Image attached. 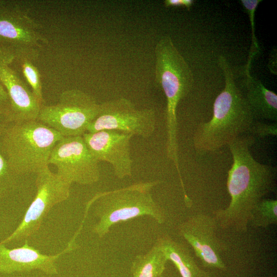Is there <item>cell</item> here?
Returning <instances> with one entry per match:
<instances>
[{
	"mask_svg": "<svg viewBox=\"0 0 277 277\" xmlns=\"http://www.w3.org/2000/svg\"><path fill=\"white\" fill-rule=\"evenodd\" d=\"M161 182H140L121 188L98 192L90 200L97 222L92 232L103 238L115 224L142 216L163 224L166 214L153 199L152 190Z\"/></svg>",
	"mask_w": 277,
	"mask_h": 277,
	"instance_id": "cell-3",
	"label": "cell"
},
{
	"mask_svg": "<svg viewBox=\"0 0 277 277\" xmlns=\"http://www.w3.org/2000/svg\"><path fill=\"white\" fill-rule=\"evenodd\" d=\"M78 235L75 233L63 251L52 255L41 253L29 245L27 239L22 247L13 249L8 248L0 243V273L11 274L39 270L48 275L57 274L56 264L57 260L62 255L77 248L75 240Z\"/></svg>",
	"mask_w": 277,
	"mask_h": 277,
	"instance_id": "cell-13",
	"label": "cell"
},
{
	"mask_svg": "<svg viewBox=\"0 0 277 277\" xmlns=\"http://www.w3.org/2000/svg\"><path fill=\"white\" fill-rule=\"evenodd\" d=\"M64 137L36 120L8 123L0 139V150L18 175L36 174L49 166L52 151Z\"/></svg>",
	"mask_w": 277,
	"mask_h": 277,
	"instance_id": "cell-5",
	"label": "cell"
},
{
	"mask_svg": "<svg viewBox=\"0 0 277 277\" xmlns=\"http://www.w3.org/2000/svg\"><path fill=\"white\" fill-rule=\"evenodd\" d=\"M219 62L223 71L225 87L215 100L212 118L201 123L194 133L193 144L201 153L214 151L239 136L248 134L255 121L227 60L221 56Z\"/></svg>",
	"mask_w": 277,
	"mask_h": 277,
	"instance_id": "cell-2",
	"label": "cell"
},
{
	"mask_svg": "<svg viewBox=\"0 0 277 277\" xmlns=\"http://www.w3.org/2000/svg\"><path fill=\"white\" fill-rule=\"evenodd\" d=\"M277 223V201L263 199L252 210L248 225L254 228H266Z\"/></svg>",
	"mask_w": 277,
	"mask_h": 277,
	"instance_id": "cell-18",
	"label": "cell"
},
{
	"mask_svg": "<svg viewBox=\"0 0 277 277\" xmlns=\"http://www.w3.org/2000/svg\"><path fill=\"white\" fill-rule=\"evenodd\" d=\"M255 141L254 136L243 134L228 145L233 160L227 181L230 202L226 208L213 213L218 226L223 230L245 233L253 208L276 190L277 168L253 158L250 148Z\"/></svg>",
	"mask_w": 277,
	"mask_h": 277,
	"instance_id": "cell-1",
	"label": "cell"
},
{
	"mask_svg": "<svg viewBox=\"0 0 277 277\" xmlns=\"http://www.w3.org/2000/svg\"><path fill=\"white\" fill-rule=\"evenodd\" d=\"M0 82L9 95L11 114L8 123L37 119L42 104L21 80L11 64L0 57Z\"/></svg>",
	"mask_w": 277,
	"mask_h": 277,
	"instance_id": "cell-14",
	"label": "cell"
},
{
	"mask_svg": "<svg viewBox=\"0 0 277 277\" xmlns=\"http://www.w3.org/2000/svg\"><path fill=\"white\" fill-rule=\"evenodd\" d=\"M98 163L82 136L63 137L54 146L49 161L56 168V173L71 185H89L98 181Z\"/></svg>",
	"mask_w": 277,
	"mask_h": 277,
	"instance_id": "cell-10",
	"label": "cell"
},
{
	"mask_svg": "<svg viewBox=\"0 0 277 277\" xmlns=\"http://www.w3.org/2000/svg\"><path fill=\"white\" fill-rule=\"evenodd\" d=\"M11 114V105L8 93L0 82V117L8 122Z\"/></svg>",
	"mask_w": 277,
	"mask_h": 277,
	"instance_id": "cell-23",
	"label": "cell"
},
{
	"mask_svg": "<svg viewBox=\"0 0 277 277\" xmlns=\"http://www.w3.org/2000/svg\"><path fill=\"white\" fill-rule=\"evenodd\" d=\"M36 175V192L34 199L17 228L0 243L5 244L25 240L33 235L40 228L51 208L69 198L71 185L52 172L48 166Z\"/></svg>",
	"mask_w": 277,
	"mask_h": 277,
	"instance_id": "cell-8",
	"label": "cell"
},
{
	"mask_svg": "<svg viewBox=\"0 0 277 277\" xmlns=\"http://www.w3.org/2000/svg\"><path fill=\"white\" fill-rule=\"evenodd\" d=\"M270 277H275L274 276H270Z\"/></svg>",
	"mask_w": 277,
	"mask_h": 277,
	"instance_id": "cell-25",
	"label": "cell"
},
{
	"mask_svg": "<svg viewBox=\"0 0 277 277\" xmlns=\"http://www.w3.org/2000/svg\"><path fill=\"white\" fill-rule=\"evenodd\" d=\"M42 28L18 5L0 1V57L11 65L20 58L38 60L49 44Z\"/></svg>",
	"mask_w": 277,
	"mask_h": 277,
	"instance_id": "cell-6",
	"label": "cell"
},
{
	"mask_svg": "<svg viewBox=\"0 0 277 277\" xmlns=\"http://www.w3.org/2000/svg\"><path fill=\"white\" fill-rule=\"evenodd\" d=\"M155 81L166 98V154L174 166L179 164L177 107L190 90L193 78L191 70L168 35L162 36L154 49Z\"/></svg>",
	"mask_w": 277,
	"mask_h": 277,
	"instance_id": "cell-4",
	"label": "cell"
},
{
	"mask_svg": "<svg viewBox=\"0 0 277 277\" xmlns=\"http://www.w3.org/2000/svg\"><path fill=\"white\" fill-rule=\"evenodd\" d=\"M248 134L255 138H262L269 135H276V122L267 124L259 120H255L250 127Z\"/></svg>",
	"mask_w": 277,
	"mask_h": 277,
	"instance_id": "cell-22",
	"label": "cell"
},
{
	"mask_svg": "<svg viewBox=\"0 0 277 277\" xmlns=\"http://www.w3.org/2000/svg\"><path fill=\"white\" fill-rule=\"evenodd\" d=\"M132 135L120 131L103 130L86 132L82 135L89 151L98 162L104 161L112 167L119 179L132 174L133 161L131 154Z\"/></svg>",
	"mask_w": 277,
	"mask_h": 277,
	"instance_id": "cell-12",
	"label": "cell"
},
{
	"mask_svg": "<svg viewBox=\"0 0 277 277\" xmlns=\"http://www.w3.org/2000/svg\"><path fill=\"white\" fill-rule=\"evenodd\" d=\"M156 242L162 247L168 261L174 264L182 277H212L209 272L197 265L185 245L168 235L158 238Z\"/></svg>",
	"mask_w": 277,
	"mask_h": 277,
	"instance_id": "cell-16",
	"label": "cell"
},
{
	"mask_svg": "<svg viewBox=\"0 0 277 277\" xmlns=\"http://www.w3.org/2000/svg\"><path fill=\"white\" fill-rule=\"evenodd\" d=\"M167 261L162 247L155 242L148 252L134 258L130 268L132 277H165Z\"/></svg>",
	"mask_w": 277,
	"mask_h": 277,
	"instance_id": "cell-17",
	"label": "cell"
},
{
	"mask_svg": "<svg viewBox=\"0 0 277 277\" xmlns=\"http://www.w3.org/2000/svg\"><path fill=\"white\" fill-rule=\"evenodd\" d=\"M156 125L153 109H138L131 101L121 97L100 104L98 114L87 132L114 130L148 138L153 134Z\"/></svg>",
	"mask_w": 277,
	"mask_h": 277,
	"instance_id": "cell-9",
	"label": "cell"
},
{
	"mask_svg": "<svg viewBox=\"0 0 277 277\" xmlns=\"http://www.w3.org/2000/svg\"><path fill=\"white\" fill-rule=\"evenodd\" d=\"M217 227L214 216L199 213L180 224L177 233L192 247L204 267L225 271L222 254L227 247L216 235Z\"/></svg>",
	"mask_w": 277,
	"mask_h": 277,
	"instance_id": "cell-11",
	"label": "cell"
},
{
	"mask_svg": "<svg viewBox=\"0 0 277 277\" xmlns=\"http://www.w3.org/2000/svg\"><path fill=\"white\" fill-rule=\"evenodd\" d=\"M193 2L192 0H165L164 5L166 7L182 6L190 10Z\"/></svg>",
	"mask_w": 277,
	"mask_h": 277,
	"instance_id": "cell-24",
	"label": "cell"
},
{
	"mask_svg": "<svg viewBox=\"0 0 277 277\" xmlns=\"http://www.w3.org/2000/svg\"><path fill=\"white\" fill-rule=\"evenodd\" d=\"M14 62L16 63L19 66L33 94L44 105L41 75L38 69L34 65V62L24 57L16 59L13 63Z\"/></svg>",
	"mask_w": 277,
	"mask_h": 277,
	"instance_id": "cell-20",
	"label": "cell"
},
{
	"mask_svg": "<svg viewBox=\"0 0 277 277\" xmlns=\"http://www.w3.org/2000/svg\"><path fill=\"white\" fill-rule=\"evenodd\" d=\"M262 2L261 0H241V2L243 5L244 8L247 13L250 22L251 28V38L252 44L250 47V50L249 52L248 61L246 67L245 68V72H249L250 68H251V65L252 61L254 56L259 51V47L258 46L256 38L255 35L254 30V14L256 9L259 4Z\"/></svg>",
	"mask_w": 277,
	"mask_h": 277,
	"instance_id": "cell-21",
	"label": "cell"
},
{
	"mask_svg": "<svg viewBox=\"0 0 277 277\" xmlns=\"http://www.w3.org/2000/svg\"><path fill=\"white\" fill-rule=\"evenodd\" d=\"M7 123L4 118L0 117V139ZM18 176L10 168L0 150V199L16 188Z\"/></svg>",
	"mask_w": 277,
	"mask_h": 277,
	"instance_id": "cell-19",
	"label": "cell"
},
{
	"mask_svg": "<svg viewBox=\"0 0 277 277\" xmlns=\"http://www.w3.org/2000/svg\"><path fill=\"white\" fill-rule=\"evenodd\" d=\"M100 104L85 92L71 89L63 91L56 104L43 105L37 120L63 136H82L98 114Z\"/></svg>",
	"mask_w": 277,
	"mask_h": 277,
	"instance_id": "cell-7",
	"label": "cell"
},
{
	"mask_svg": "<svg viewBox=\"0 0 277 277\" xmlns=\"http://www.w3.org/2000/svg\"><path fill=\"white\" fill-rule=\"evenodd\" d=\"M244 94L255 120L277 122V95L266 88L261 81L245 73Z\"/></svg>",
	"mask_w": 277,
	"mask_h": 277,
	"instance_id": "cell-15",
	"label": "cell"
}]
</instances>
